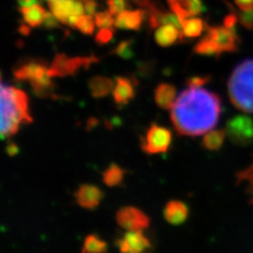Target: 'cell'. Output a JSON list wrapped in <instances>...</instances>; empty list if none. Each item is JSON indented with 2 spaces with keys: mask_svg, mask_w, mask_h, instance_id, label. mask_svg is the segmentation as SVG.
<instances>
[{
  "mask_svg": "<svg viewBox=\"0 0 253 253\" xmlns=\"http://www.w3.org/2000/svg\"><path fill=\"white\" fill-rule=\"evenodd\" d=\"M226 136V130L209 131L208 133H206V135L204 136L202 145L206 150H209V151H217V150L223 147Z\"/></svg>",
  "mask_w": 253,
  "mask_h": 253,
  "instance_id": "obj_22",
  "label": "cell"
},
{
  "mask_svg": "<svg viewBox=\"0 0 253 253\" xmlns=\"http://www.w3.org/2000/svg\"><path fill=\"white\" fill-rule=\"evenodd\" d=\"M18 31H19V33L22 34V35H29L30 34V28H29V26H26V25H20Z\"/></svg>",
  "mask_w": 253,
  "mask_h": 253,
  "instance_id": "obj_42",
  "label": "cell"
},
{
  "mask_svg": "<svg viewBox=\"0 0 253 253\" xmlns=\"http://www.w3.org/2000/svg\"><path fill=\"white\" fill-rule=\"evenodd\" d=\"M227 136L232 144L248 147L253 144V120L247 115H235L226 124Z\"/></svg>",
  "mask_w": 253,
  "mask_h": 253,
  "instance_id": "obj_6",
  "label": "cell"
},
{
  "mask_svg": "<svg viewBox=\"0 0 253 253\" xmlns=\"http://www.w3.org/2000/svg\"><path fill=\"white\" fill-rule=\"evenodd\" d=\"M172 144V133L165 126L152 124L149 126L146 135L141 137L140 147L147 154H160L168 152Z\"/></svg>",
  "mask_w": 253,
  "mask_h": 253,
  "instance_id": "obj_5",
  "label": "cell"
},
{
  "mask_svg": "<svg viewBox=\"0 0 253 253\" xmlns=\"http://www.w3.org/2000/svg\"><path fill=\"white\" fill-rule=\"evenodd\" d=\"M31 85L32 89H33V92L38 97L46 98L53 96L55 84L52 83V77L50 75H46L45 77L41 79V81L31 84Z\"/></svg>",
  "mask_w": 253,
  "mask_h": 253,
  "instance_id": "obj_27",
  "label": "cell"
},
{
  "mask_svg": "<svg viewBox=\"0 0 253 253\" xmlns=\"http://www.w3.org/2000/svg\"><path fill=\"white\" fill-rule=\"evenodd\" d=\"M116 221L126 231H144L150 225V218L136 207H123L116 213Z\"/></svg>",
  "mask_w": 253,
  "mask_h": 253,
  "instance_id": "obj_10",
  "label": "cell"
},
{
  "mask_svg": "<svg viewBox=\"0 0 253 253\" xmlns=\"http://www.w3.org/2000/svg\"><path fill=\"white\" fill-rule=\"evenodd\" d=\"M168 4L181 21L200 15L206 10L203 0H168Z\"/></svg>",
  "mask_w": 253,
  "mask_h": 253,
  "instance_id": "obj_13",
  "label": "cell"
},
{
  "mask_svg": "<svg viewBox=\"0 0 253 253\" xmlns=\"http://www.w3.org/2000/svg\"><path fill=\"white\" fill-rule=\"evenodd\" d=\"M95 26L96 23L94 22L92 16L90 15H82L76 21V26L79 31L84 35H93L95 31Z\"/></svg>",
  "mask_w": 253,
  "mask_h": 253,
  "instance_id": "obj_30",
  "label": "cell"
},
{
  "mask_svg": "<svg viewBox=\"0 0 253 253\" xmlns=\"http://www.w3.org/2000/svg\"><path fill=\"white\" fill-rule=\"evenodd\" d=\"M208 25L202 18L191 17L183 21V34L187 38H195L202 35Z\"/></svg>",
  "mask_w": 253,
  "mask_h": 253,
  "instance_id": "obj_23",
  "label": "cell"
},
{
  "mask_svg": "<svg viewBox=\"0 0 253 253\" xmlns=\"http://www.w3.org/2000/svg\"><path fill=\"white\" fill-rule=\"evenodd\" d=\"M5 151H6L7 155L15 156L16 154H18L19 148H18L17 145L15 144V142L10 141V142H7V145H6V147H5Z\"/></svg>",
  "mask_w": 253,
  "mask_h": 253,
  "instance_id": "obj_40",
  "label": "cell"
},
{
  "mask_svg": "<svg viewBox=\"0 0 253 253\" xmlns=\"http://www.w3.org/2000/svg\"><path fill=\"white\" fill-rule=\"evenodd\" d=\"M188 214V206L180 201H170L165 206L164 216L171 225H180L185 223Z\"/></svg>",
  "mask_w": 253,
  "mask_h": 253,
  "instance_id": "obj_17",
  "label": "cell"
},
{
  "mask_svg": "<svg viewBox=\"0 0 253 253\" xmlns=\"http://www.w3.org/2000/svg\"><path fill=\"white\" fill-rule=\"evenodd\" d=\"M236 181L237 185L245 183L247 185V192L250 196V204L253 205V163L248 166L246 169H244L236 173Z\"/></svg>",
  "mask_w": 253,
  "mask_h": 253,
  "instance_id": "obj_28",
  "label": "cell"
},
{
  "mask_svg": "<svg viewBox=\"0 0 253 253\" xmlns=\"http://www.w3.org/2000/svg\"><path fill=\"white\" fill-rule=\"evenodd\" d=\"M228 5L230 6L231 9V13L228 14L225 19H224V27L231 30V31H236V23L239 21V17H237L236 12L233 10V7L231 6L230 3H228Z\"/></svg>",
  "mask_w": 253,
  "mask_h": 253,
  "instance_id": "obj_36",
  "label": "cell"
},
{
  "mask_svg": "<svg viewBox=\"0 0 253 253\" xmlns=\"http://www.w3.org/2000/svg\"><path fill=\"white\" fill-rule=\"evenodd\" d=\"M221 113L217 94L190 88L179 94L171 109V122L179 135L200 136L215 128Z\"/></svg>",
  "mask_w": 253,
  "mask_h": 253,
  "instance_id": "obj_1",
  "label": "cell"
},
{
  "mask_svg": "<svg viewBox=\"0 0 253 253\" xmlns=\"http://www.w3.org/2000/svg\"><path fill=\"white\" fill-rule=\"evenodd\" d=\"M19 9L20 13L22 14L23 20H25V22L29 27L36 28L42 26L43 23L45 10L43 9V6H42L39 3L33 4L31 6L19 7Z\"/></svg>",
  "mask_w": 253,
  "mask_h": 253,
  "instance_id": "obj_21",
  "label": "cell"
},
{
  "mask_svg": "<svg viewBox=\"0 0 253 253\" xmlns=\"http://www.w3.org/2000/svg\"><path fill=\"white\" fill-rule=\"evenodd\" d=\"M102 191L95 185L84 184L79 186L75 192L76 203L84 209H94L101 203L102 200Z\"/></svg>",
  "mask_w": 253,
  "mask_h": 253,
  "instance_id": "obj_14",
  "label": "cell"
},
{
  "mask_svg": "<svg viewBox=\"0 0 253 253\" xmlns=\"http://www.w3.org/2000/svg\"><path fill=\"white\" fill-rule=\"evenodd\" d=\"M88 85L91 95L95 98L105 97L114 90V83L112 79L100 75L92 77L88 83Z\"/></svg>",
  "mask_w": 253,
  "mask_h": 253,
  "instance_id": "obj_20",
  "label": "cell"
},
{
  "mask_svg": "<svg viewBox=\"0 0 253 253\" xmlns=\"http://www.w3.org/2000/svg\"><path fill=\"white\" fill-rule=\"evenodd\" d=\"M183 31L171 25H165L158 28L154 34V39L158 45L171 46L177 42H184Z\"/></svg>",
  "mask_w": 253,
  "mask_h": 253,
  "instance_id": "obj_18",
  "label": "cell"
},
{
  "mask_svg": "<svg viewBox=\"0 0 253 253\" xmlns=\"http://www.w3.org/2000/svg\"><path fill=\"white\" fill-rule=\"evenodd\" d=\"M125 177V171L116 164H111L102 172V180L109 187H116L123 183Z\"/></svg>",
  "mask_w": 253,
  "mask_h": 253,
  "instance_id": "obj_25",
  "label": "cell"
},
{
  "mask_svg": "<svg viewBox=\"0 0 253 253\" xmlns=\"http://www.w3.org/2000/svg\"><path fill=\"white\" fill-rule=\"evenodd\" d=\"M236 12V11H235ZM241 25L249 31H253V10L236 12Z\"/></svg>",
  "mask_w": 253,
  "mask_h": 253,
  "instance_id": "obj_33",
  "label": "cell"
},
{
  "mask_svg": "<svg viewBox=\"0 0 253 253\" xmlns=\"http://www.w3.org/2000/svg\"><path fill=\"white\" fill-rule=\"evenodd\" d=\"M121 253H151L152 243L144 231H126L116 241Z\"/></svg>",
  "mask_w": 253,
  "mask_h": 253,
  "instance_id": "obj_11",
  "label": "cell"
},
{
  "mask_svg": "<svg viewBox=\"0 0 253 253\" xmlns=\"http://www.w3.org/2000/svg\"><path fill=\"white\" fill-rule=\"evenodd\" d=\"M140 9H144L148 16L150 29H156L160 26L171 25L183 31V21L176 14L167 12L160 6L158 0H137Z\"/></svg>",
  "mask_w": 253,
  "mask_h": 253,
  "instance_id": "obj_7",
  "label": "cell"
},
{
  "mask_svg": "<svg viewBox=\"0 0 253 253\" xmlns=\"http://www.w3.org/2000/svg\"><path fill=\"white\" fill-rule=\"evenodd\" d=\"M39 0H17L19 7H26V6H31L33 4L38 3Z\"/></svg>",
  "mask_w": 253,
  "mask_h": 253,
  "instance_id": "obj_41",
  "label": "cell"
},
{
  "mask_svg": "<svg viewBox=\"0 0 253 253\" xmlns=\"http://www.w3.org/2000/svg\"><path fill=\"white\" fill-rule=\"evenodd\" d=\"M42 25H43V27L45 29H56V28H59L58 20L52 14V12H45Z\"/></svg>",
  "mask_w": 253,
  "mask_h": 253,
  "instance_id": "obj_37",
  "label": "cell"
},
{
  "mask_svg": "<svg viewBox=\"0 0 253 253\" xmlns=\"http://www.w3.org/2000/svg\"><path fill=\"white\" fill-rule=\"evenodd\" d=\"M207 35L216 42L221 53H232L237 51L241 38L236 31H231L221 26H208Z\"/></svg>",
  "mask_w": 253,
  "mask_h": 253,
  "instance_id": "obj_12",
  "label": "cell"
},
{
  "mask_svg": "<svg viewBox=\"0 0 253 253\" xmlns=\"http://www.w3.org/2000/svg\"><path fill=\"white\" fill-rule=\"evenodd\" d=\"M49 68L45 60L41 58L23 59L13 70V75L18 82L33 84L49 75Z\"/></svg>",
  "mask_w": 253,
  "mask_h": 253,
  "instance_id": "obj_9",
  "label": "cell"
},
{
  "mask_svg": "<svg viewBox=\"0 0 253 253\" xmlns=\"http://www.w3.org/2000/svg\"><path fill=\"white\" fill-rule=\"evenodd\" d=\"M113 36H114V30L112 28L100 29L96 33V36H95V42H96V43L99 45H104L112 41Z\"/></svg>",
  "mask_w": 253,
  "mask_h": 253,
  "instance_id": "obj_32",
  "label": "cell"
},
{
  "mask_svg": "<svg viewBox=\"0 0 253 253\" xmlns=\"http://www.w3.org/2000/svg\"><path fill=\"white\" fill-rule=\"evenodd\" d=\"M146 16L147 13L144 9H138L134 11L126 10L120 15H117L114 26L121 30L139 31Z\"/></svg>",
  "mask_w": 253,
  "mask_h": 253,
  "instance_id": "obj_15",
  "label": "cell"
},
{
  "mask_svg": "<svg viewBox=\"0 0 253 253\" xmlns=\"http://www.w3.org/2000/svg\"><path fill=\"white\" fill-rule=\"evenodd\" d=\"M210 76H191L187 79V84L190 88H202V86L210 82Z\"/></svg>",
  "mask_w": 253,
  "mask_h": 253,
  "instance_id": "obj_35",
  "label": "cell"
},
{
  "mask_svg": "<svg viewBox=\"0 0 253 253\" xmlns=\"http://www.w3.org/2000/svg\"><path fill=\"white\" fill-rule=\"evenodd\" d=\"M116 84L113 90L114 101L117 106H125L134 98L135 90H134V83L129 78L118 76L116 77Z\"/></svg>",
  "mask_w": 253,
  "mask_h": 253,
  "instance_id": "obj_16",
  "label": "cell"
},
{
  "mask_svg": "<svg viewBox=\"0 0 253 253\" xmlns=\"http://www.w3.org/2000/svg\"><path fill=\"white\" fill-rule=\"evenodd\" d=\"M194 53L199 55H205V56H214L215 58H219L221 55V52L216 42L208 35H206L202 41L195 44Z\"/></svg>",
  "mask_w": 253,
  "mask_h": 253,
  "instance_id": "obj_24",
  "label": "cell"
},
{
  "mask_svg": "<svg viewBox=\"0 0 253 253\" xmlns=\"http://www.w3.org/2000/svg\"><path fill=\"white\" fill-rule=\"evenodd\" d=\"M95 23L99 29L104 28H112L115 23V19L113 18V15L109 11L104 12H97L94 15Z\"/></svg>",
  "mask_w": 253,
  "mask_h": 253,
  "instance_id": "obj_31",
  "label": "cell"
},
{
  "mask_svg": "<svg viewBox=\"0 0 253 253\" xmlns=\"http://www.w3.org/2000/svg\"><path fill=\"white\" fill-rule=\"evenodd\" d=\"M33 123L28 95L22 90L1 83V137L11 138L21 125Z\"/></svg>",
  "mask_w": 253,
  "mask_h": 253,
  "instance_id": "obj_2",
  "label": "cell"
},
{
  "mask_svg": "<svg viewBox=\"0 0 253 253\" xmlns=\"http://www.w3.org/2000/svg\"><path fill=\"white\" fill-rule=\"evenodd\" d=\"M49 7L58 21L72 28L84 12V5L79 0H50Z\"/></svg>",
  "mask_w": 253,
  "mask_h": 253,
  "instance_id": "obj_8",
  "label": "cell"
},
{
  "mask_svg": "<svg viewBox=\"0 0 253 253\" xmlns=\"http://www.w3.org/2000/svg\"><path fill=\"white\" fill-rule=\"evenodd\" d=\"M108 11L114 15H120L126 9V2L125 0H108Z\"/></svg>",
  "mask_w": 253,
  "mask_h": 253,
  "instance_id": "obj_34",
  "label": "cell"
},
{
  "mask_svg": "<svg viewBox=\"0 0 253 253\" xmlns=\"http://www.w3.org/2000/svg\"><path fill=\"white\" fill-rule=\"evenodd\" d=\"M234 2L241 11L253 10V0H234Z\"/></svg>",
  "mask_w": 253,
  "mask_h": 253,
  "instance_id": "obj_38",
  "label": "cell"
},
{
  "mask_svg": "<svg viewBox=\"0 0 253 253\" xmlns=\"http://www.w3.org/2000/svg\"><path fill=\"white\" fill-rule=\"evenodd\" d=\"M99 61V58L90 56L69 57L65 54H56L49 68V75L53 77L74 76L82 69H89L94 63Z\"/></svg>",
  "mask_w": 253,
  "mask_h": 253,
  "instance_id": "obj_4",
  "label": "cell"
},
{
  "mask_svg": "<svg viewBox=\"0 0 253 253\" xmlns=\"http://www.w3.org/2000/svg\"><path fill=\"white\" fill-rule=\"evenodd\" d=\"M84 12L86 15L93 16L96 14V9H97V2L95 0H89V1L84 2Z\"/></svg>",
  "mask_w": 253,
  "mask_h": 253,
  "instance_id": "obj_39",
  "label": "cell"
},
{
  "mask_svg": "<svg viewBox=\"0 0 253 253\" xmlns=\"http://www.w3.org/2000/svg\"><path fill=\"white\" fill-rule=\"evenodd\" d=\"M107 243L96 234H90L84 239L82 253H105Z\"/></svg>",
  "mask_w": 253,
  "mask_h": 253,
  "instance_id": "obj_26",
  "label": "cell"
},
{
  "mask_svg": "<svg viewBox=\"0 0 253 253\" xmlns=\"http://www.w3.org/2000/svg\"><path fill=\"white\" fill-rule=\"evenodd\" d=\"M176 88L171 84H160L154 91L157 106L164 110H171L175 102Z\"/></svg>",
  "mask_w": 253,
  "mask_h": 253,
  "instance_id": "obj_19",
  "label": "cell"
},
{
  "mask_svg": "<svg viewBox=\"0 0 253 253\" xmlns=\"http://www.w3.org/2000/svg\"><path fill=\"white\" fill-rule=\"evenodd\" d=\"M228 94L235 108L253 114V59L244 60L234 68L228 81Z\"/></svg>",
  "mask_w": 253,
  "mask_h": 253,
  "instance_id": "obj_3",
  "label": "cell"
},
{
  "mask_svg": "<svg viewBox=\"0 0 253 253\" xmlns=\"http://www.w3.org/2000/svg\"><path fill=\"white\" fill-rule=\"evenodd\" d=\"M134 41L133 39H128V41H124L120 44H117L115 49L112 51V54L117 55L123 59H132L134 57Z\"/></svg>",
  "mask_w": 253,
  "mask_h": 253,
  "instance_id": "obj_29",
  "label": "cell"
}]
</instances>
